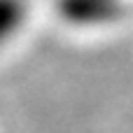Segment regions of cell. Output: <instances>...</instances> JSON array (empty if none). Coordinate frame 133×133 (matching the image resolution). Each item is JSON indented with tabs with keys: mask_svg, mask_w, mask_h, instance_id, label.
Wrapping results in <instances>:
<instances>
[{
	"mask_svg": "<svg viewBox=\"0 0 133 133\" xmlns=\"http://www.w3.org/2000/svg\"><path fill=\"white\" fill-rule=\"evenodd\" d=\"M56 14L75 28H105L110 23H117L124 12V0H54Z\"/></svg>",
	"mask_w": 133,
	"mask_h": 133,
	"instance_id": "obj_1",
	"label": "cell"
},
{
	"mask_svg": "<svg viewBox=\"0 0 133 133\" xmlns=\"http://www.w3.org/2000/svg\"><path fill=\"white\" fill-rule=\"evenodd\" d=\"M26 21V0H0V47H5Z\"/></svg>",
	"mask_w": 133,
	"mask_h": 133,
	"instance_id": "obj_2",
	"label": "cell"
}]
</instances>
